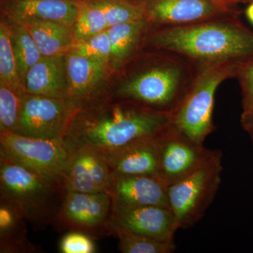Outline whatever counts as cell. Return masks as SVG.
<instances>
[{
  "mask_svg": "<svg viewBox=\"0 0 253 253\" xmlns=\"http://www.w3.org/2000/svg\"><path fill=\"white\" fill-rule=\"evenodd\" d=\"M116 98L96 97L78 108L63 138L69 152L82 148L109 152L157 135L172 123V113Z\"/></svg>",
  "mask_w": 253,
  "mask_h": 253,
  "instance_id": "obj_1",
  "label": "cell"
},
{
  "mask_svg": "<svg viewBox=\"0 0 253 253\" xmlns=\"http://www.w3.org/2000/svg\"><path fill=\"white\" fill-rule=\"evenodd\" d=\"M217 18L168 26L155 33L151 44L203 64L253 58V32L234 21Z\"/></svg>",
  "mask_w": 253,
  "mask_h": 253,
  "instance_id": "obj_2",
  "label": "cell"
},
{
  "mask_svg": "<svg viewBox=\"0 0 253 253\" xmlns=\"http://www.w3.org/2000/svg\"><path fill=\"white\" fill-rule=\"evenodd\" d=\"M66 193L64 186L0 158V198L16 205L36 230L54 224Z\"/></svg>",
  "mask_w": 253,
  "mask_h": 253,
  "instance_id": "obj_3",
  "label": "cell"
},
{
  "mask_svg": "<svg viewBox=\"0 0 253 253\" xmlns=\"http://www.w3.org/2000/svg\"><path fill=\"white\" fill-rule=\"evenodd\" d=\"M241 61L204 63L173 111L171 126L188 139L199 144L214 131V96L222 82L236 76Z\"/></svg>",
  "mask_w": 253,
  "mask_h": 253,
  "instance_id": "obj_4",
  "label": "cell"
},
{
  "mask_svg": "<svg viewBox=\"0 0 253 253\" xmlns=\"http://www.w3.org/2000/svg\"><path fill=\"white\" fill-rule=\"evenodd\" d=\"M184 66L175 59L135 73L119 84L115 96L151 109L173 113L185 94Z\"/></svg>",
  "mask_w": 253,
  "mask_h": 253,
  "instance_id": "obj_5",
  "label": "cell"
},
{
  "mask_svg": "<svg viewBox=\"0 0 253 253\" xmlns=\"http://www.w3.org/2000/svg\"><path fill=\"white\" fill-rule=\"evenodd\" d=\"M219 150L196 170L168 186L169 207L179 229H189L206 214L217 194L223 171Z\"/></svg>",
  "mask_w": 253,
  "mask_h": 253,
  "instance_id": "obj_6",
  "label": "cell"
},
{
  "mask_svg": "<svg viewBox=\"0 0 253 253\" xmlns=\"http://www.w3.org/2000/svg\"><path fill=\"white\" fill-rule=\"evenodd\" d=\"M69 154L63 139H38L13 131H0V158L21 165L60 185L64 186Z\"/></svg>",
  "mask_w": 253,
  "mask_h": 253,
  "instance_id": "obj_7",
  "label": "cell"
},
{
  "mask_svg": "<svg viewBox=\"0 0 253 253\" xmlns=\"http://www.w3.org/2000/svg\"><path fill=\"white\" fill-rule=\"evenodd\" d=\"M112 197L108 192L68 191L54 224L59 231H78L92 239L113 235Z\"/></svg>",
  "mask_w": 253,
  "mask_h": 253,
  "instance_id": "obj_8",
  "label": "cell"
},
{
  "mask_svg": "<svg viewBox=\"0 0 253 253\" xmlns=\"http://www.w3.org/2000/svg\"><path fill=\"white\" fill-rule=\"evenodd\" d=\"M77 109L68 99L26 93L16 133L38 139H63Z\"/></svg>",
  "mask_w": 253,
  "mask_h": 253,
  "instance_id": "obj_9",
  "label": "cell"
},
{
  "mask_svg": "<svg viewBox=\"0 0 253 253\" xmlns=\"http://www.w3.org/2000/svg\"><path fill=\"white\" fill-rule=\"evenodd\" d=\"M216 151L189 140L170 124L160 136L158 176L169 186L194 172Z\"/></svg>",
  "mask_w": 253,
  "mask_h": 253,
  "instance_id": "obj_10",
  "label": "cell"
},
{
  "mask_svg": "<svg viewBox=\"0 0 253 253\" xmlns=\"http://www.w3.org/2000/svg\"><path fill=\"white\" fill-rule=\"evenodd\" d=\"M148 22L180 26L219 18L229 8L212 0H132Z\"/></svg>",
  "mask_w": 253,
  "mask_h": 253,
  "instance_id": "obj_11",
  "label": "cell"
},
{
  "mask_svg": "<svg viewBox=\"0 0 253 253\" xmlns=\"http://www.w3.org/2000/svg\"><path fill=\"white\" fill-rule=\"evenodd\" d=\"M69 153L63 178L67 191L109 193L113 176L104 154L91 148Z\"/></svg>",
  "mask_w": 253,
  "mask_h": 253,
  "instance_id": "obj_12",
  "label": "cell"
},
{
  "mask_svg": "<svg viewBox=\"0 0 253 253\" xmlns=\"http://www.w3.org/2000/svg\"><path fill=\"white\" fill-rule=\"evenodd\" d=\"M111 224L162 241L174 240L179 229L170 208L157 206L113 205Z\"/></svg>",
  "mask_w": 253,
  "mask_h": 253,
  "instance_id": "obj_13",
  "label": "cell"
},
{
  "mask_svg": "<svg viewBox=\"0 0 253 253\" xmlns=\"http://www.w3.org/2000/svg\"><path fill=\"white\" fill-rule=\"evenodd\" d=\"M161 133L103 153L113 178L132 175L158 176Z\"/></svg>",
  "mask_w": 253,
  "mask_h": 253,
  "instance_id": "obj_14",
  "label": "cell"
},
{
  "mask_svg": "<svg viewBox=\"0 0 253 253\" xmlns=\"http://www.w3.org/2000/svg\"><path fill=\"white\" fill-rule=\"evenodd\" d=\"M109 66L101 60L69 51L66 54L68 99L78 109L95 99L99 86L107 76Z\"/></svg>",
  "mask_w": 253,
  "mask_h": 253,
  "instance_id": "obj_15",
  "label": "cell"
},
{
  "mask_svg": "<svg viewBox=\"0 0 253 253\" xmlns=\"http://www.w3.org/2000/svg\"><path fill=\"white\" fill-rule=\"evenodd\" d=\"M168 186L158 176H117L113 178L109 193L114 206L169 208Z\"/></svg>",
  "mask_w": 253,
  "mask_h": 253,
  "instance_id": "obj_16",
  "label": "cell"
},
{
  "mask_svg": "<svg viewBox=\"0 0 253 253\" xmlns=\"http://www.w3.org/2000/svg\"><path fill=\"white\" fill-rule=\"evenodd\" d=\"M1 11L12 21L45 20L73 29L77 21V0H1Z\"/></svg>",
  "mask_w": 253,
  "mask_h": 253,
  "instance_id": "obj_17",
  "label": "cell"
},
{
  "mask_svg": "<svg viewBox=\"0 0 253 253\" xmlns=\"http://www.w3.org/2000/svg\"><path fill=\"white\" fill-rule=\"evenodd\" d=\"M24 86L27 94L68 99L66 55L42 56L28 71Z\"/></svg>",
  "mask_w": 253,
  "mask_h": 253,
  "instance_id": "obj_18",
  "label": "cell"
},
{
  "mask_svg": "<svg viewBox=\"0 0 253 253\" xmlns=\"http://www.w3.org/2000/svg\"><path fill=\"white\" fill-rule=\"evenodd\" d=\"M28 221L19 208L0 198V253H36L28 238Z\"/></svg>",
  "mask_w": 253,
  "mask_h": 253,
  "instance_id": "obj_19",
  "label": "cell"
},
{
  "mask_svg": "<svg viewBox=\"0 0 253 253\" xmlns=\"http://www.w3.org/2000/svg\"><path fill=\"white\" fill-rule=\"evenodd\" d=\"M18 23L29 32L43 56L65 54L74 42L72 29L61 23L39 19L25 20Z\"/></svg>",
  "mask_w": 253,
  "mask_h": 253,
  "instance_id": "obj_20",
  "label": "cell"
},
{
  "mask_svg": "<svg viewBox=\"0 0 253 253\" xmlns=\"http://www.w3.org/2000/svg\"><path fill=\"white\" fill-rule=\"evenodd\" d=\"M149 22L146 19L111 26L107 29L111 44L109 66L116 70L126 65L139 48Z\"/></svg>",
  "mask_w": 253,
  "mask_h": 253,
  "instance_id": "obj_21",
  "label": "cell"
},
{
  "mask_svg": "<svg viewBox=\"0 0 253 253\" xmlns=\"http://www.w3.org/2000/svg\"><path fill=\"white\" fill-rule=\"evenodd\" d=\"M13 23L14 25L10 26L13 48L18 73L24 85L28 71L43 56L26 28L21 23Z\"/></svg>",
  "mask_w": 253,
  "mask_h": 253,
  "instance_id": "obj_22",
  "label": "cell"
},
{
  "mask_svg": "<svg viewBox=\"0 0 253 253\" xmlns=\"http://www.w3.org/2000/svg\"><path fill=\"white\" fill-rule=\"evenodd\" d=\"M113 235L118 239V247L123 253H172L176 247L172 241H158L135 234L120 226L112 225Z\"/></svg>",
  "mask_w": 253,
  "mask_h": 253,
  "instance_id": "obj_23",
  "label": "cell"
},
{
  "mask_svg": "<svg viewBox=\"0 0 253 253\" xmlns=\"http://www.w3.org/2000/svg\"><path fill=\"white\" fill-rule=\"evenodd\" d=\"M0 81H4L21 96L26 94L18 71L11 27L2 20L0 23Z\"/></svg>",
  "mask_w": 253,
  "mask_h": 253,
  "instance_id": "obj_24",
  "label": "cell"
},
{
  "mask_svg": "<svg viewBox=\"0 0 253 253\" xmlns=\"http://www.w3.org/2000/svg\"><path fill=\"white\" fill-rule=\"evenodd\" d=\"M78 16L73 28L74 42L89 39L109 28L102 10L88 0H77Z\"/></svg>",
  "mask_w": 253,
  "mask_h": 253,
  "instance_id": "obj_25",
  "label": "cell"
},
{
  "mask_svg": "<svg viewBox=\"0 0 253 253\" xmlns=\"http://www.w3.org/2000/svg\"><path fill=\"white\" fill-rule=\"evenodd\" d=\"M102 10L109 27L145 19L140 8L132 0H88Z\"/></svg>",
  "mask_w": 253,
  "mask_h": 253,
  "instance_id": "obj_26",
  "label": "cell"
},
{
  "mask_svg": "<svg viewBox=\"0 0 253 253\" xmlns=\"http://www.w3.org/2000/svg\"><path fill=\"white\" fill-rule=\"evenodd\" d=\"M23 96L0 81V131L16 132Z\"/></svg>",
  "mask_w": 253,
  "mask_h": 253,
  "instance_id": "obj_27",
  "label": "cell"
},
{
  "mask_svg": "<svg viewBox=\"0 0 253 253\" xmlns=\"http://www.w3.org/2000/svg\"><path fill=\"white\" fill-rule=\"evenodd\" d=\"M69 51L81 56L101 60L109 65L111 44L107 30L86 41L74 42Z\"/></svg>",
  "mask_w": 253,
  "mask_h": 253,
  "instance_id": "obj_28",
  "label": "cell"
},
{
  "mask_svg": "<svg viewBox=\"0 0 253 253\" xmlns=\"http://www.w3.org/2000/svg\"><path fill=\"white\" fill-rule=\"evenodd\" d=\"M94 239L78 231H69L60 241L59 251L62 253H94Z\"/></svg>",
  "mask_w": 253,
  "mask_h": 253,
  "instance_id": "obj_29",
  "label": "cell"
},
{
  "mask_svg": "<svg viewBox=\"0 0 253 253\" xmlns=\"http://www.w3.org/2000/svg\"><path fill=\"white\" fill-rule=\"evenodd\" d=\"M236 76L242 90L243 108L250 109L253 106V57L239 63Z\"/></svg>",
  "mask_w": 253,
  "mask_h": 253,
  "instance_id": "obj_30",
  "label": "cell"
},
{
  "mask_svg": "<svg viewBox=\"0 0 253 253\" xmlns=\"http://www.w3.org/2000/svg\"><path fill=\"white\" fill-rule=\"evenodd\" d=\"M241 124L244 130L249 134L253 143V106L250 109L243 110Z\"/></svg>",
  "mask_w": 253,
  "mask_h": 253,
  "instance_id": "obj_31",
  "label": "cell"
},
{
  "mask_svg": "<svg viewBox=\"0 0 253 253\" xmlns=\"http://www.w3.org/2000/svg\"><path fill=\"white\" fill-rule=\"evenodd\" d=\"M216 4L224 6V7L229 8L231 4H235L236 2L241 1H247V0H212Z\"/></svg>",
  "mask_w": 253,
  "mask_h": 253,
  "instance_id": "obj_32",
  "label": "cell"
},
{
  "mask_svg": "<svg viewBox=\"0 0 253 253\" xmlns=\"http://www.w3.org/2000/svg\"><path fill=\"white\" fill-rule=\"evenodd\" d=\"M246 14L249 21L253 24V2L249 5V7L246 9Z\"/></svg>",
  "mask_w": 253,
  "mask_h": 253,
  "instance_id": "obj_33",
  "label": "cell"
},
{
  "mask_svg": "<svg viewBox=\"0 0 253 253\" xmlns=\"http://www.w3.org/2000/svg\"><path fill=\"white\" fill-rule=\"evenodd\" d=\"M252 1H253V0H252Z\"/></svg>",
  "mask_w": 253,
  "mask_h": 253,
  "instance_id": "obj_34",
  "label": "cell"
}]
</instances>
